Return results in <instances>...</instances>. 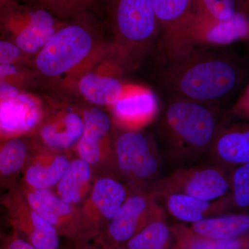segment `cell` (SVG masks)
Instances as JSON below:
<instances>
[{
	"label": "cell",
	"mask_w": 249,
	"mask_h": 249,
	"mask_svg": "<svg viewBox=\"0 0 249 249\" xmlns=\"http://www.w3.org/2000/svg\"><path fill=\"white\" fill-rule=\"evenodd\" d=\"M228 119L212 105L175 96L167 103L160 130L167 154L176 163H188L209 153Z\"/></svg>",
	"instance_id": "cell-1"
},
{
	"label": "cell",
	"mask_w": 249,
	"mask_h": 249,
	"mask_svg": "<svg viewBox=\"0 0 249 249\" xmlns=\"http://www.w3.org/2000/svg\"><path fill=\"white\" fill-rule=\"evenodd\" d=\"M243 76L237 62L227 55L193 52L170 65L164 80L176 96L211 105L235 92Z\"/></svg>",
	"instance_id": "cell-2"
},
{
	"label": "cell",
	"mask_w": 249,
	"mask_h": 249,
	"mask_svg": "<svg viewBox=\"0 0 249 249\" xmlns=\"http://www.w3.org/2000/svg\"><path fill=\"white\" fill-rule=\"evenodd\" d=\"M105 49L83 24L59 28L36 54V68L50 78L78 80L102 58Z\"/></svg>",
	"instance_id": "cell-3"
},
{
	"label": "cell",
	"mask_w": 249,
	"mask_h": 249,
	"mask_svg": "<svg viewBox=\"0 0 249 249\" xmlns=\"http://www.w3.org/2000/svg\"><path fill=\"white\" fill-rule=\"evenodd\" d=\"M110 14L120 50L138 53L152 43L158 27L152 0H110Z\"/></svg>",
	"instance_id": "cell-4"
},
{
	"label": "cell",
	"mask_w": 249,
	"mask_h": 249,
	"mask_svg": "<svg viewBox=\"0 0 249 249\" xmlns=\"http://www.w3.org/2000/svg\"><path fill=\"white\" fill-rule=\"evenodd\" d=\"M231 170L214 163L178 168L168 178L159 180L152 191L155 192L160 199L170 193H181L203 200H216L230 191Z\"/></svg>",
	"instance_id": "cell-5"
},
{
	"label": "cell",
	"mask_w": 249,
	"mask_h": 249,
	"mask_svg": "<svg viewBox=\"0 0 249 249\" xmlns=\"http://www.w3.org/2000/svg\"><path fill=\"white\" fill-rule=\"evenodd\" d=\"M119 170L142 183H155L163 170V160L155 140L139 131L121 134L115 142Z\"/></svg>",
	"instance_id": "cell-6"
},
{
	"label": "cell",
	"mask_w": 249,
	"mask_h": 249,
	"mask_svg": "<svg viewBox=\"0 0 249 249\" xmlns=\"http://www.w3.org/2000/svg\"><path fill=\"white\" fill-rule=\"evenodd\" d=\"M158 195L154 191L129 196L107 226L111 248L125 243L144 227L157 219H165V211L159 204Z\"/></svg>",
	"instance_id": "cell-7"
},
{
	"label": "cell",
	"mask_w": 249,
	"mask_h": 249,
	"mask_svg": "<svg viewBox=\"0 0 249 249\" xmlns=\"http://www.w3.org/2000/svg\"><path fill=\"white\" fill-rule=\"evenodd\" d=\"M6 27L17 45L26 55L37 54L60 26L49 11L36 9L10 16Z\"/></svg>",
	"instance_id": "cell-8"
},
{
	"label": "cell",
	"mask_w": 249,
	"mask_h": 249,
	"mask_svg": "<svg viewBox=\"0 0 249 249\" xmlns=\"http://www.w3.org/2000/svg\"><path fill=\"white\" fill-rule=\"evenodd\" d=\"M42 116L38 99L24 92L0 101V139L19 137L37 125Z\"/></svg>",
	"instance_id": "cell-9"
},
{
	"label": "cell",
	"mask_w": 249,
	"mask_h": 249,
	"mask_svg": "<svg viewBox=\"0 0 249 249\" xmlns=\"http://www.w3.org/2000/svg\"><path fill=\"white\" fill-rule=\"evenodd\" d=\"M214 163L232 169L249 163V124L229 123L221 129L209 152Z\"/></svg>",
	"instance_id": "cell-10"
},
{
	"label": "cell",
	"mask_w": 249,
	"mask_h": 249,
	"mask_svg": "<svg viewBox=\"0 0 249 249\" xmlns=\"http://www.w3.org/2000/svg\"><path fill=\"white\" fill-rule=\"evenodd\" d=\"M78 89L88 102L112 107L138 88L139 85L124 83L115 77L88 71L78 80Z\"/></svg>",
	"instance_id": "cell-11"
},
{
	"label": "cell",
	"mask_w": 249,
	"mask_h": 249,
	"mask_svg": "<svg viewBox=\"0 0 249 249\" xmlns=\"http://www.w3.org/2000/svg\"><path fill=\"white\" fill-rule=\"evenodd\" d=\"M113 114L119 124L130 129H138L153 120L158 105L151 90L139 85L112 107Z\"/></svg>",
	"instance_id": "cell-12"
},
{
	"label": "cell",
	"mask_w": 249,
	"mask_h": 249,
	"mask_svg": "<svg viewBox=\"0 0 249 249\" xmlns=\"http://www.w3.org/2000/svg\"><path fill=\"white\" fill-rule=\"evenodd\" d=\"M249 36V18L237 11L227 20L205 23L196 19L185 37L186 45L196 40L208 41L214 44H229Z\"/></svg>",
	"instance_id": "cell-13"
},
{
	"label": "cell",
	"mask_w": 249,
	"mask_h": 249,
	"mask_svg": "<svg viewBox=\"0 0 249 249\" xmlns=\"http://www.w3.org/2000/svg\"><path fill=\"white\" fill-rule=\"evenodd\" d=\"M168 212L181 222L194 223L205 218L229 213L225 196L206 201L181 193H170L162 196Z\"/></svg>",
	"instance_id": "cell-14"
},
{
	"label": "cell",
	"mask_w": 249,
	"mask_h": 249,
	"mask_svg": "<svg viewBox=\"0 0 249 249\" xmlns=\"http://www.w3.org/2000/svg\"><path fill=\"white\" fill-rule=\"evenodd\" d=\"M83 121L85 127L78 142V153L82 160L93 164L101 159V143L110 130V118L104 111L93 107L85 111Z\"/></svg>",
	"instance_id": "cell-15"
},
{
	"label": "cell",
	"mask_w": 249,
	"mask_h": 249,
	"mask_svg": "<svg viewBox=\"0 0 249 249\" xmlns=\"http://www.w3.org/2000/svg\"><path fill=\"white\" fill-rule=\"evenodd\" d=\"M192 231L213 239L229 240L249 235V213H230L205 218L192 223Z\"/></svg>",
	"instance_id": "cell-16"
},
{
	"label": "cell",
	"mask_w": 249,
	"mask_h": 249,
	"mask_svg": "<svg viewBox=\"0 0 249 249\" xmlns=\"http://www.w3.org/2000/svg\"><path fill=\"white\" fill-rule=\"evenodd\" d=\"M158 26L165 29L168 42L178 36L196 16V0H152Z\"/></svg>",
	"instance_id": "cell-17"
},
{
	"label": "cell",
	"mask_w": 249,
	"mask_h": 249,
	"mask_svg": "<svg viewBox=\"0 0 249 249\" xmlns=\"http://www.w3.org/2000/svg\"><path fill=\"white\" fill-rule=\"evenodd\" d=\"M84 121L75 113H69L62 119L42 127L40 134L44 142L56 150H65L79 141Z\"/></svg>",
	"instance_id": "cell-18"
},
{
	"label": "cell",
	"mask_w": 249,
	"mask_h": 249,
	"mask_svg": "<svg viewBox=\"0 0 249 249\" xmlns=\"http://www.w3.org/2000/svg\"><path fill=\"white\" fill-rule=\"evenodd\" d=\"M92 197L101 215L110 220L127 199V191L114 178H102L95 184Z\"/></svg>",
	"instance_id": "cell-19"
},
{
	"label": "cell",
	"mask_w": 249,
	"mask_h": 249,
	"mask_svg": "<svg viewBox=\"0 0 249 249\" xmlns=\"http://www.w3.org/2000/svg\"><path fill=\"white\" fill-rule=\"evenodd\" d=\"M173 236L165 219H157L125 242V249H169Z\"/></svg>",
	"instance_id": "cell-20"
},
{
	"label": "cell",
	"mask_w": 249,
	"mask_h": 249,
	"mask_svg": "<svg viewBox=\"0 0 249 249\" xmlns=\"http://www.w3.org/2000/svg\"><path fill=\"white\" fill-rule=\"evenodd\" d=\"M27 201L34 212L56 227L60 218L71 213V206L48 190L36 189L29 193Z\"/></svg>",
	"instance_id": "cell-21"
},
{
	"label": "cell",
	"mask_w": 249,
	"mask_h": 249,
	"mask_svg": "<svg viewBox=\"0 0 249 249\" xmlns=\"http://www.w3.org/2000/svg\"><path fill=\"white\" fill-rule=\"evenodd\" d=\"M177 239L175 249H245L244 237L234 240H219L208 238L192 231L183 225L171 227Z\"/></svg>",
	"instance_id": "cell-22"
},
{
	"label": "cell",
	"mask_w": 249,
	"mask_h": 249,
	"mask_svg": "<svg viewBox=\"0 0 249 249\" xmlns=\"http://www.w3.org/2000/svg\"><path fill=\"white\" fill-rule=\"evenodd\" d=\"M89 164L82 159L73 160L59 181V196L67 204L76 203L80 200L82 188L88 182L91 175Z\"/></svg>",
	"instance_id": "cell-23"
},
{
	"label": "cell",
	"mask_w": 249,
	"mask_h": 249,
	"mask_svg": "<svg viewBox=\"0 0 249 249\" xmlns=\"http://www.w3.org/2000/svg\"><path fill=\"white\" fill-rule=\"evenodd\" d=\"M226 195L230 213H249V163L232 168Z\"/></svg>",
	"instance_id": "cell-24"
},
{
	"label": "cell",
	"mask_w": 249,
	"mask_h": 249,
	"mask_svg": "<svg viewBox=\"0 0 249 249\" xmlns=\"http://www.w3.org/2000/svg\"><path fill=\"white\" fill-rule=\"evenodd\" d=\"M70 162L62 156H58L48 166L40 164L31 165L26 171L25 180L28 184L36 189H44L53 186L68 169Z\"/></svg>",
	"instance_id": "cell-25"
},
{
	"label": "cell",
	"mask_w": 249,
	"mask_h": 249,
	"mask_svg": "<svg viewBox=\"0 0 249 249\" xmlns=\"http://www.w3.org/2000/svg\"><path fill=\"white\" fill-rule=\"evenodd\" d=\"M27 154L25 142L19 137L9 139L0 145V178H9L19 172Z\"/></svg>",
	"instance_id": "cell-26"
},
{
	"label": "cell",
	"mask_w": 249,
	"mask_h": 249,
	"mask_svg": "<svg viewBox=\"0 0 249 249\" xmlns=\"http://www.w3.org/2000/svg\"><path fill=\"white\" fill-rule=\"evenodd\" d=\"M29 227L25 229L31 244L37 249H59L56 229L36 213L31 212Z\"/></svg>",
	"instance_id": "cell-27"
},
{
	"label": "cell",
	"mask_w": 249,
	"mask_h": 249,
	"mask_svg": "<svg viewBox=\"0 0 249 249\" xmlns=\"http://www.w3.org/2000/svg\"><path fill=\"white\" fill-rule=\"evenodd\" d=\"M237 11L235 0H196V18L200 22H222Z\"/></svg>",
	"instance_id": "cell-28"
},
{
	"label": "cell",
	"mask_w": 249,
	"mask_h": 249,
	"mask_svg": "<svg viewBox=\"0 0 249 249\" xmlns=\"http://www.w3.org/2000/svg\"><path fill=\"white\" fill-rule=\"evenodd\" d=\"M24 54L11 41L0 40V64H18L22 62Z\"/></svg>",
	"instance_id": "cell-29"
},
{
	"label": "cell",
	"mask_w": 249,
	"mask_h": 249,
	"mask_svg": "<svg viewBox=\"0 0 249 249\" xmlns=\"http://www.w3.org/2000/svg\"><path fill=\"white\" fill-rule=\"evenodd\" d=\"M26 71L18 64H0V81H8L22 87Z\"/></svg>",
	"instance_id": "cell-30"
},
{
	"label": "cell",
	"mask_w": 249,
	"mask_h": 249,
	"mask_svg": "<svg viewBox=\"0 0 249 249\" xmlns=\"http://www.w3.org/2000/svg\"><path fill=\"white\" fill-rule=\"evenodd\" d=\"M232 114L239 117L249 119V84L234 105Z\"/></svg>",
	"instance_id": "cell-31"
},
{
	"label": "cell",
	"mask_w": 249,
	"mask_h": 249,
	"mask_svg": "<svg viewBox=\"0 0 249 249\" xmlns=\"http://www.w3.org/2000/svg\"><path fill=\"white\" fill-rule=\"evenodd\" d=\"M0 249H37L27 241L21 238L17 233L10 236L6 240H3Z\"/></svg>",
	"instance_id": "cell-32"
},
{
	"label": "cell",
	"mask_w": 249,
	"mask_h": 249,
	"mask_svg": "<svg viewBox=\"0 0 249 249\" xmlns=\"http://www.w3.org/2000/svg\"><path fill=\"white\" fill-rule=\"evenodd\" d=\"M21 86L8 81H0V101L13 98L22 93Z\"/></svg>",
	"instance_id": "cell-33"
},
{
	"label": "cell",
	"mask_w": 249,
	"mask_h": 249,
	"mask_svg": "<svg viewBox=\"0 0 249 249\" xmlns=\"http://www.w3.org/2000/svg\"><path fill=\"white\" fill-rule=\"evenodd\" d=\"M237 10L249 18V0H235Z\"/></svg>",
	"instance_id": "cell-34"
},
{
	"label": "cell",
	"mask_w": 249,
	"mask_h": 249,
	"mask_svg": "<svg viewBox=\"0 0 249 249\" xmlns=\"http://www.w3.org/2000/svg\"><path fill=\"white\" fill-rule=\"evenodd\" d=\"M71 1H75L77 4H85L91 2L93 0H71Z\"/></svg>",
	"instance_id": "cell-35"
},
{
	"label": "cell",
	"mask_w": 249,
	"mask_h": 249,
	"mask_svg": "<svg viewBox=\"0 0 249 249\" xmlns=\"http://www.w3.org/2000/svg\"><path fill=\"white\" fill-rule=\"evenodd\" d=\"M122 249V248H121V247H116V248H109V249Z\"/></svg>",
	"instance_id": "cell-36"
},
{
	"label": "cell",
	"mask_w": 249,
	"mask_h": 249,
	"mask_svg": "<svg viewBox=\"0 0 249 249\" xmlns=\"http://www.w3.org/2000/svg\"><path fill=\"white\" fill-rule=\"evenodd\" d=\"M3 240H1V236L0 235V245H1V242H2Z\"/></svg>",
	"instance_id": "cell-37"
},
{
	"label": "cell",
	"mask_w": 249,
	"mask_h": 249,
	"mask_svg": "<svg viewBox=\"0 0 249 249\" xmlns=\"http://www.w3.org/2000/svg\"><path fill=\"white\" fill-rule=\"evenodd\" d=\"M48 1H55V0H48Z\"/></svg>",
	"instance_id": "cell-38"
}]
</instances>
